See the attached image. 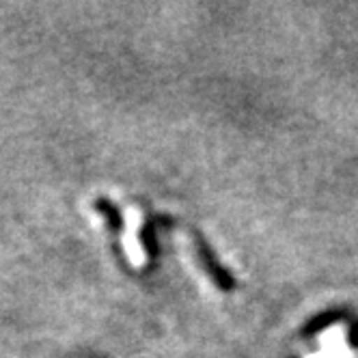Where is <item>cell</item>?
<instances>
[{
	"label": "cell",
	"instance_id": "cell-2",
	"mask_svg": "<svg viewBox=\"0 0 358 358\" xmlns=\"http://www.w3.org/2000/svg\"><path fill=\"white\" fill-rule=\"evenodd\" d=\"M309 358H352V352L348 350L345 332L343 328H332L322 337V350L315 352Z\"/></svg>",
	"mask_w": 358,
	"mask_h": 358
},
{
	"label": "cell",
	"instance_id": "cell-1",
	"mask_svg": "<svg viewBox=\"0 0 358 358\" xmlns=\"http://www.w3.org/2000/svg\"><path fill=\"white\" fill-rule=\"evenodd\" d=\"M141 224H143V218H141L138 210L127 208L125 210V236H123V244H125L127 257H130V262L134 266H143V262H145V250H143L141 238H138Z\"/></svg>",
	"mask_w": 358,
	"mask_h": 358
}]
</instances>
